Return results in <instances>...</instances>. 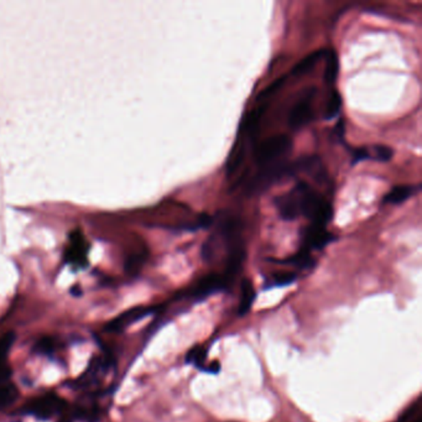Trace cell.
<instances>
[{
  "label": "cell",
  "mask_w": 422,
  "mask_h": 422,
  "mask_svg": "<svg viewBox=\"0 0 422 422\" xmlns=\"http://www.w3.org/2000/svg\"><path fill=\"white\" fill-rule=\"evenodd\" d=\"M275 207L285 221L306 217L311 224L325 226L333 217L332 204L307 183H298L294 189L275 200Z\"/></svg>",
  "instance_id": "6da1fadb"
},
{
  "label": "cell",
  "mask_w": 422,
  "mask_h": 422,
  "mask_svg": "<svg viewBox=\"0 0 422 422\" xmlns=\"http://www.w3.org/2000/svg\"><path fill=\"white\" fill-rule=\"evenodd\" d=\"M291 150L292 141L288 135H274L254 146V163L259 169H265L286 160Z\"/></svg>",
  "instance_id": "7a4b0ae2"
},
{
  "label": "cell",
  "mask_w": 422,
  "mask_h": 422,
  "mask_svg": "<svg viewBox=\"0 0 422 422\" xmlns=\"http://www.w3.org/2000/svg\"><path fill=\"white\" fill-rule=\"evenodd\" d=\"M66 408L67 403L65 399L55 392H47L29 400L21 408L20 412L24 415L34 416L38 420H50L63 414Z\"/></svg>",
  "instance_id": "3957f363"
},
{
  "label": "cell",
  "mask_w": 422,
  "mask_h": 422,
  "mask_svg": "<svg viewBox=\"0 0 422 422\" xmlns=\"http://www.w3.org/2000/svg\"><path fill=\"white\" fill-rule=\"evenodd\" d=\"M317 89L316 87H307L291 107L288 117V124L291 130L297 132L311 123L314 118V101H315Z\"/></svg>",
  "instance_id": "277c9868"
},
{
  "label": "cell",
  "mask_w": 422,
  "mask_h": 422,
  "mask_svg": "<svg viewBox=\"0 0 422 422\" xmlns=\"http://www.w3.org/2000/svg\"><path fill=\"white\" fill-rule=\"evenodd\" d=\"M231 283L232 281L223 274H209L207 277H202L197 284L186 291L183 296L189 297L192 300H202L215 292L226 290Z\"/></svg>",
  "instance_id": "5b68a950"
},
{
  "label": "cell",
  "mask_w": 422,
  "mask_h": 422,
  "mask_svg": "<svg viewBox=\"0 0 422 422\" xmlns=\"http://www.w3.org/2000/svg\"><path fill=\"white\" fill-rule=\"evenodd\" d=\"M89 243L81 231H75L69 235V246L65 252V258L69 264L83 268L87 264Z\"/></svg>",
  "instance_id": "8992f818"
},
{
  "label": "cell",
  "mask_w": 422,
  "mask_h": 422,
  "mask_svg": "<svg viewBox=\"0 0 422 422\" xmlns=\"http://www.w3.org/2000/svg\"><path fill=\"white\" fill-rule=\"evenodd\" d=\"M334 240V235L329 233L325 226L311 224L305 228L303 232V249L307 252L320 250Z\"/></svg>",
  "instance_id": "52a82bcc"
},
{
  "label": "cell",
  "mask_w": 422,
  "mask_h": 422,
  "mask_svg": "<svg viewBox=\"0 0 422 422\" xmlns=\"http://www.w3.org/2000/svg\"><path fill=\"white\" fill-rule=\"evenodd\" d=\"M159 307H145V306H140V307H134V309L126 311L124 314L115 317L113 321L109 322L107 325V332H121L123 329L129 327L132 323L144 318L146 316L152 315L154 312L158 311Z\"/></svg>",
  "instance_id": "ba28073f"
},
{
  "label": "cell",
  "mask_w": 422,
  "mask_h": 422,
  "mask_svg": "<svg viewBox=\"0 0 422 422\" xmlns=\"http://www.w3.org/2000/svg\"><path fill=\"white\" fill-rule=\"evenodd\" d=\"M14 342H15V333L12 331L0 337V384L12 378V369L8 364V357Z\"/></svg>",
  "instance_id": "9c48e42d"
},
{
  "label": "cell",
  "mask_w": 422,
  "mask_h": 422,
  "mask_svg": "<svg viewBox=\"0 0 422 422\" xmlns=\"http://www.w3.org/2000/svg\"><path fill=\"white\" fill-rule=\"evenodd\" d=\"M420 189V186L414 185H403V186H395L386 194L383 198V204H401L403 202L408 201L410 197L415 195L416 192Z\"/></svg>",
  "instance_id": "30bf717a"
},
{
  "label": "cell",
  "mask_w": 422,
  "mask_h": 422,
  "mask_svg": "<svg viewBox=\"0 0 422 422\" xmlns=\"http://www.w3.org/2000/svg\"><path fill=\"white\" fill-rule=\"evenodd\" d=\"M323 58L326 60L325 63V72H323V80L327 83L328 86H333L338 72H340V61H338V55L333 49L325 51V56Z\"/></svg>",
  "instance_id": "8fae6325"
},
{
  "label": "cell",
  "mask_w": 422,
  "mask_h": 422,
  "mask_svg": "<svg viewBox=\"0 0 422 422\" xmlns=\"http://www.w3.org/2000/svg\"><path fill=\"white\" fill-rule=\"evenodd\" d=\"M323 56H325V50L315 51V52L309 54L292 69L291 75L294 77L307 76L309 72H312L315 69L317 63L321 61Z\"/></svg>",
  "instance_id": "7c38bea8"
},
{
  "label": "cell",
  "mask_w": 422,
  "mask_h": 422,
  "mask_svg": "<svg viewBox=\"0 0 422 422\" xmlns=\"http://www.w3.org/2000/svg\"><path fill=\"white\" fill-rule=\"evenodd\" d=\"M246 143H248V140L244 138L243 141H239L235 145V148H233V152H232L231 156L228 159L227 166H226L228 177L235 175L238 170H239L240 166L244 163L246 154Z\"/></svg>",
  "instance_id": "4fadbf2b"
},
{
  "label": "cell",
  "mask_w": 422,
  "mask_h": 422,
  "mask_svg": "<svg viewBox=\"0 0 422 422\" xmlns=\"http://www.w3.org/2000/svg\"><path fill=\"white\" fill-rule=\"evenodd\" d=\"M255 300V289L254 285L249 279H244L240 285L239 306L238 314L240 316L246 315L252 307L253 303Z\"/></svg>",
  "instance_id": "5bb4252c"
},
{
  "label": "cell",
  "mask_w": 422,
  "mask_h": 422,
  "mask_svg": "<svg viewBox=\"0 0 422 422\" xmlns=\"http://www.w3.org/2000/svg\"><path fill=\"white\" fill-rule=\"evenodd\" d=\"M18 397V388L10 380L0 384V411L8 409L10 405L15 403Z\"/></svg>",
  "instance_id": "9a60e30c"
},
{
  "label": "cell",
  "mask_w": 422,
  "mask_h": 422,
  "mask_svg": "<svg viewBox=\"0 0 422 422\" xmlns=\"http://www.w3.org/2000/svg\"><path fill=\"white\" fill-rule=\"evenodd\" d=\"M342 106H343V99H342L340 92L336 89L331 91L327 103H326V109H325V119H334L340 113Z\"/></svg>",
  "instance_id": "2e32d148"
},
{
  "label": "cell",
  "mask_w": 422,
  "mask_h": 422,
  "mask_svg": "<svg viewBox=\"0 0 422 422\" xmlns=\"http://www.w3.org/2000/svg\"><path fill=\"white\" fill-rule=\"evenodd\" d=\"M283 264L294 265L300 269H311L315 265V259L312 258L311 253L301 248L295 255L283 260Z\"/></svg>",
  "instance_id": "e0dca14e"
},
{
  "label": "cell",
  "mask_w": 422,
  "mask_h": 422,
  "mask_svg": "<svg viewBox=\"0 0 422 422\" xmlns=\"http://www.w3.org/2000/svg\"><path fill=\"white\" fill-rule=\"evenodd\" d=\"M207 349L206 348L195 347L187 353L186 362L195 364L198 369L206 372V368H207V362H206L207 360Z\"/></svg>",
  "instance_id": "ac0fdd59"
},
{
  "label": "cell",
  "mask_w": 422,
  "mask_h": 422,
  "mask_svg": "<svg viewBox=\"0 0 422 422\" xmlns=\"http://www.w3.org/2000/svg\"><path fill=\"white\" fill-rule=\"evenodd\" d=\"M368 150H369L371 160H375L379 163H388L394 156V152L389 146L374 145Z\"/></svg>",
  "instance_id": "d6986e66"
},
{
  "label": "cell",
  "mask_w": 422,
  "mask_h": 422,
  "mask_svg": "<svg viewBox=\"0 0 422 422\" xmlns=\"http://www.w3.org/2000/svg\"><path fill=\"white\" fill-rule=\"evenodd\" d=\"M57 349V340L52 337H44L41 340H38L36 346H35V351L40 354H45V355H52L54 353H56Z\"/></svg>",
  "instance_id": "ffe728a7"
},
{
  "label": "cell",
  "mask_w": 422,
  "mask_h": 422,
  "mask_svg": "<svg viewBox=\"0 0 422 422\" xmlns=\"http://www.w3.org/2000/svg\"><path fill=\"white\" fill-rule=\"evenodd\" d=\"M285 82H286V77H280L279 80H277L275 82L271 83L270 86H268L265 91H263L260 95L258 97L259 102H264L268 99V98H270L271 95H275L277 93L280 89H283V86H284Z\"/></svg>",
  "instance_id": "44dd1931"
},
{
  "label": "cell",
  "mask_w": 422,
  "mask_h": 422,
  "mask_svg": "<svg viewBox=\"0 0 422 422\" xmlns=\"http://www.w3.org/2000/svg\"><path fill=\"white\" fill-rule=\"evenodd\" d=\"M296 280V274L294 272H279L272 277L271 285L272 286H286L290 285Z\"/></svg>",
  "instance_id": "7402d4cb"
},
{
  "label": "cell",
  "mask_w": 422,
  "mask_h": 422,
  "mask_svg": "<svg viewBox=\"0 0 422 422\" xmlns=\"http://www.w3.org/2000/svg\"><path fill=\"white\" fill-rule=\"evenodd\" d=\"M414 422H421V419H420V417H417V419H416L415 421Z\"/></svg>",
  "instance_id": "603a6c76"
},
{
  "label": "cell",
  "mask_w": 422,
  "mask_h": 422,
  "mask_svg": "<svg viewBox=\"0 0 422 422\" xmlns=\"http://www.w3.org/2000/svg\"><path fill=\"white\" fill-rule=\"evenodd\" d=\"M61 422H71V421H69V419H65V420H62V421Z\"/></svg>",
  "instance_id": "cb8c5ba5"
}]
</instances>
